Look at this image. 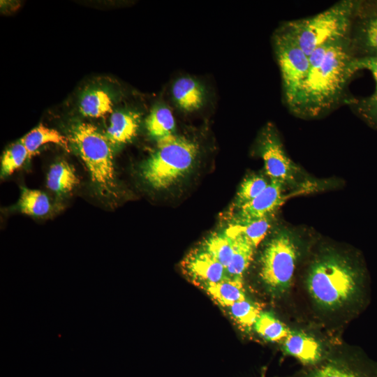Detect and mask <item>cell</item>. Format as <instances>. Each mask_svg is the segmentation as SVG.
I'll use <instances>...</instances> for the list:
<instances>
[{"mask_svg": "<svg viewBox=\"0 0 377 377\" xmlns=\"http://www.w3.org/2000/svg\"><path fill=\"white\" fill-rule=\"evenodd\" d=\"M309 75L290 111L302 119L328 113L342 100L357 71L348 37L325 43L309 56Z\"/></svg>", "mask_w": 377, "mask_h": 377, "instance_id": "1", "label": "cell"}, {"mask_svg": "<svg viewBox=\"0 0 377 377\" xmlns=\"http://www.w3.org/2000/svg\"><path fill=\"white\" fill-rule=\"evenodd\" d=\"M364 270L359 264L329 251L311 263L306 283L313 299L325 308H335L359 295Z\"/></svg>", "mask_w": 377, "mask_h": 377, "instance_id": "2", "label": "cell"}, {"mask_svg": "<svg viewBox=\"0 0 377 377\" xmlns=\"http://www.w3.org/2000/svg\"><path fill=\"white\" fill-rule=\"evenodd\" d=\"M273 228L259 256L258 274L268 290L279 294L291 284L302 255L304 232L302 227L290 225Z\"/></svg>", "mask_w": 377, "mask_h": 377, "instance_id": "3", "label": "cell"}, {"mask_svg": "<svg viewBox=\"0 0 377 377\" xmlns=\"http://www.w3.org/2000/svg\"><path fill=\"white\" fill-rule=\"evenodd\" d=\"M199 152L198 144L184 136L174 133L162 138L142 164L141 177L154 190L168 189L191 172Z\"/></svg>", "mask_w": 377, "mask_h": 377, "instance_id": "4", "label": "cell"}, {"mask_svg": "<svg viewBox=\"0 0 377 377\" xmlns=\"http://www.w3.org/2000/svg\"><path fill=\"white\" fill-rule=\"evenodd\" d=\"M68 137L87 166L99 194L103 197L114 196L117 182L113 146L105 133L91 124L76 121L69 126Z\"/></svg>", "mask_w": 377, "mask_h": 377, "instance_id": "5", "label": "cell"}, {"mask_svg": "<svg viewBox=\"0 0 377 377\" xmlns=\"http://www.w3.org/2000/svg\"><path fill=\"white\" fill-rule=\"evenodd\" d=\"M358 0H342L306 18L283 24L307 56L318 47L349 36Z\"/></svg>", "mask_w": 377, "mask_h": 377, "instance_id": "6", "label": "cell"}, {"mask_svg": "<svg viewBox=\"0 0 377 377\" xmlns=\"http://www.w3.org/2000/svg\"><path fill=\"white\" fill-rule=\"evenodd\" d=\"M257 149L263 160L267 177L283 184L296 195L324 190L331 184L312 178L290 158L277 129L272 123L267 124L260 131Z\"/></svg>", "mask_w": 377, "mask_h": 377, "instance_id": "7", "label": "cell"}, {"mask_svg": "<svg viewBox=\"0 0 377 377\" xmlns=\"http://www.w3.org/2000/svg\"><path fill=\"white\" fill-rule=\"evenodd\" d=\"M273 46L281 73L284 101L290 109L309 75V56L283 24L273 34Z\"/></svg>", "mask_w": 377, "mask_h": 377, "instance_id": "8", "label": "cell"}, {"mask_svg": "<svg viewBox=\"0 0 377 377\" xmlns=\"http://www.w3.org/2000/svg\"><path fill=\"white\" fill-rule=\"evenodd\" d=\"M348 39L355 59L377 57V0H358Z\"/></svg>", "mask_w": 377, "mask_h": 377, "instance_id": "9", "label": "cell"}, {"mask_svg": "<svg viewBox=\"0 0 377 377\" xmlns=\"http://www.w3.org/2000/svg\"><path fill=\"white\" fill-rule=\"evenodd\" d=\"M283 184L270 180L267 187L256 198L230 212L228 223L240 224L276 214L285 201L295 193Z\"/></svg>", "mask_w": 377, "mask_h": 377, "instance_id": "10", "label": "cell"}, {"mask_svg": "<svg viewBox=\"0 0 377 377\" xmlns=\"http://www.w3.org/2000/svg\"><path fill=\"white\" fill-rule=\"evenodd\" d=\"M181 267L183 272L200 288L228 278L225 267L201 246L184 257Z\"/></svg>", "mask_w": 377, "mask_h": 377, "instance_id": "11", "label": "cell"}, {"mask_svg": "<svg viewBox=\"0 0 377 377\" xmlns=\"http://www.w3.org/2000/svg\"><path fill=\"white\" fill-rule=\"evenodd\" d=\"M357 71H369L375 80V89L368 96L347 101L353 111L369 127L377 131V57L355 59Z\"/></svg>", "mask_w": 377, "mask_h": 377, "instance_id": "12", "label": "cell"}, {"mask_svg": "<svg viewBox=\"0 0 377 377\" xmlns=\"http://www.w3.org/2000/svg\"><path fill=\"white\" fill-rule=\"evenodd\" d=\"M141 122L140 113L129 110L111 113L105 135L113 147L130 142L136 136Z\"/></svg>", "mask_w": 377, "mask_h": 377, "instance_id": "13", "label": "cell"}, {"mask_svg": "<svg viewBox=\"0 0 377 377\" xmlns=\"http://www.w3.org/2000/svg\"><path fill=\"white\" fill-rule=\"evenodd\" d=\"M171 93L177 107L188 112L199 110L205 99L203 86L191 77L177 79L172 84Z\"/></svg>", "mask_w": 377, "mask_h": 377, "instance_id": "14", "label": "cell"}, {"mask_svg": "<svg viewBox=\"0 0 377 377\" xmlns=\"http://www.w3.org/2000/svg\"><path fill=\"white\" fill-rule=\"evenodd\" d=\"M286 352L304 364H315L321 357L319 343L312 337L296 331H290L285 339Z\"/></svg>", "mask_w": 377, "mask_h": 377, "instance_id": "15", "label": "cell"}, {"mask_svg": "<svg viewBox=\"0 0 377 377\" xmlns=\"http://www.w3.org/2000/svg\"><path fill=\"white\" fill-rule=\"evenodd\" d=\"M276 214L244 223H228L223 232L229 237L243 236L256 249L274 228Z\"/></svg>", "mask_w": 377, "mask_h": 377, "instance_id": "16", "label": "cell"}, {"mask_svg": "<svg viewBox=\"0 0 377 377\" xmlns=\"http://www.w3.org/2000/svg\"><path fill=\"white\" fill-rule=\"evenodd\" d=\"M113 101L110 94L101 88H91L81 95L80 113L86 117L98 118L112 112Z\"/></svg>", "mask_w": 377, "mask_h": 377, "instance_id": "17", "label": "cell"}, {"mask_svg": "<svg viewBox=\"0 0 377 377\" xmlns=\"http://www.w3.org/2000/svg\"><path fill=\"white\" fill-rule=\"evenodd\" d=\"M219 305L227 308L246 299L243 280L227 278L216 283L201 287Z\"/></svg>", "mask_w": 377, "mask_h": 377, "instance_id": "18", "label": "cell"}, {"mask_svg": "<svg viewBox=\"0 0 377 377\" xmlns=\"http://www.w3.org/2000/svg\"><path fill=\"white\" fill-rule=\"evenodd\" d=\"M79 183L75 169L66 161L52 164L47 175V186L57 195L71 192Z\"/></svg>", "mask_w": 377, "mask_h": 377, "instance_id": "19", "label": "cell"}, {"mask_svg": "<svg viewBox=\"0 0 377 377\" xmlns=\"http://www.w3.org/2000/svg\"><path fill=\"white\" fill-rule=\"evenodd\" d=\"M230 237L234 241V251L226 273L230 279L243 280V274L252 261L256 248L242 235Z\"/></svg>", "mask_w": 377, "mask_h": 377, "instance_id": "20", "label": "cell"}, {"mask_svg": "<svg viewBox=\"0 0 377 377\" xmlns=\"http://www.w3.org/2000/svg\"><path fill=\"white\" fill-rule=\"evenodd\" d=\"M29 154V158L34 156L36 151L43 145L54 143L62 147L69 151V140L55 129L50 128L42 124L38 126L22 139Z\"/></svg>", "mask_w": 377, "mask_h": 377, "instance_id": "21", "label": "cell"}, {"mask_svg": "<svg viewBox=\"0 0 377 377\" xmlns=\"http://www.w3.org/2000/svg\"><path fill=\"white\" fill-rule=\"evenodd\" d=\"M145 127L148 134L156 140L174 134L175 121L172 111L165 105H156L145 119Z\"/></svg>", "mask_w": 377, "mask_h": 377, "instance_id": "22", "label": "cell"}, {"mask_svg": "<svg viewBox=\"0 0 377 377\" xmlns=\"http://www.w3.org/2000/svg\"><path fill=\"white\" fill-rule=\"evenodd\" d=\"M270 179L266 175L253 173L242 182L230 211L249 202L260 195L269 185Z\"/></svg>", "mask_w": 377, "mask_h": 377, "instance_id": "23", "label": "cell"}, {"mask_svg": "<svg viewBox=\"0 0 377 377\" xmlns=\"http://www.w3.org/2000/svg\"><path fill=\"white\" fill-rule=\"evenodd\" d=\"M17 207L23 214L43 216L50 212L52 205L49 197L45 193L22 187Z\"/></svg>", "mask_w": 377, "mask_h": 377, "instance_id": "24", "label": "cell"}, {"mask_svg": "<svg viewBox=\"0 0 377 377\" xmlns=\"http://www.w3.org/2000/svg\"><path fill=\"white\" fill-rule=\"evenodd\" d=\"M201 246L213 256L226 268L234 251L233 239L223 232H215L204 239Z\"/></svg>", "mask_w": 377, "mask_h": 377, "instance_id": "25", "label": "cell"}, {"mask_svg": "<svg viewBox=\"0 0 377 377\" xmlns=\"http://www.w3.org/2000/svg\"><path fill=\"white\" fill-rule=\"evenodd\" d=\"M253 329L264 339L272 342L285 339L290 331L283 323L267 311L260 312Z\"/></svg>", "mask_w": 377, "mask_h": 377, "instance_id": "26", "label": "cell"}, {"mask_svg": "<svg viewBox=\"0 0 377 377\" xmlns=\"http://www.w3.org/2000/svg\"><path fill=\"white\" fill-rule=\"evenodd\" d=\"M232 320L239 327L249 330L253 327L261 311L260 306L247 299L238 301L226 308Z\"/></svg>", "mask_w": 377, "mask_h": 377, "instance_id": "27", "label": "cell"}, {"mask_svg": "<svg viewBox=\"0 0 377 377\" xmlns=\"http://www.w3.org/2000/svg\"><path fill=\"white\" fill-rule=\"evenodd\" d=\"M27 158L29 154L21 140L10 145L2 155L1 176L5 177L10 175L22 167Z\"/></svg>", "mask_w": 377, "mask_h": 377, "instance_id": "28", "label": "cell"}, {"mask_svg": "<svg viewBox=\"0 0 377 377\" xmlns=\"http://www.w3.org/2000/svg\"><path fill=\"white\" fill-rule=\"evenodd\" d=\"M311 377H365L360 373L335 364H327L316 369Z\"/></svg>", "mask_w": 377, "mask_h": 377, "instance_id": "29", "label": "cell"}]
</instances>
